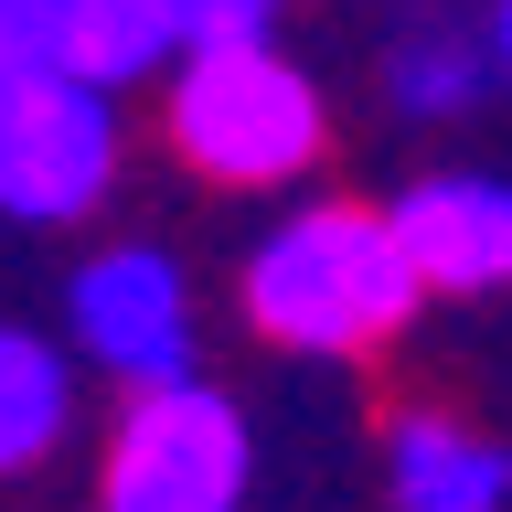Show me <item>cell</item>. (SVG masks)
Segmentation results:
<instances>
[{
	"label": "cell",
	"instance_id": "6da1fadb",
	"mask_svg": "<svg viewBox=\"0 0 512 512\" xmlns=\"http://www.w3.org/2000/svg\"><path fill=\"white\" fill-rule=\"evenodd\" d=\"M235 310L267 352L288 363H363L427 310L406 246L384 203H352V192H299L288 214H267V235L235 267Z\"/></svg>",
	"mask_w": 512,
	"mask_h": 512
},
{
	"label": "cell",
	"instance_id": "7a4b0ae2",
	"mask_svg": "<svg viewBox=\"0 0 512 512\" xmlns=\"http://www.w3.org/2000/svg\"><path fill=\"white\" fill-rule=\"evenodd\" d=\"M160 150L203 192H288L331 160V86L267 43H192L160 75Z\"/></svg>",
	"mask_w": 512,
	"mask_h": 512
},
{
	"label": "cell",
	"instance_id": "3957f363",
	"mask_svg": "<svg viewBox=\"0 0 512 512\" xmlns=\"http://www.w3.org/2000/svg\"><path fill=\"white\" fill-rule=\"evenodd\" d=\"M256 491V427L203 374L128 384L96 459V512H246Z\"/></svg>",
	"mask_w": 512,
	"mask_h": 512
},
{
	"label": "cell",
	"instance_id": "277c9868",
	"mask_svg": "<svg viewBox=\"0 0 512 512\" xmlns=\"http://www.w3.org/2000/svg\"><path fill=\"white\" fill-rule=\"evenodd\" d=\"M128 171V107L64 64L0 75V224L22 235H64L96 224Z\"/></svg>",
	"mask_w": 512,
	"mask_h": 512
},
{
	"label": "cell",
	"instance_id": "5b68a950",
	"mask_svg": "<svg viewBox=\"0 0 512 512\" xmlns=\"http://www.w3.org/2000/svg\"><path fill=\"white\" fill-rule=\"evenodd\" d=\"M192 342H203L192 278H182V256L150 246V235H118V246H96L64 278V352L96 363V374L171 384V374H192Z\"/></svg>",
	"mask_w": 512,
	"mask_h": 512
},
{
	"label": "cell",
	"instance_id": "8992f818",
	"mask_svg": "<svg viewBox=\"0 0 512 512\" xmlns=\"http://www.w3.org/2000/svg\"><path fill=\"white\" fill-rule=\"evenodd\" d=\"M384 224H395L427 299H502L512 288V171L438 160L384 203Z\"/></svg>",
	"mask_w": 512,
	"mask_h": 512
},
{
	"label": "cell",
	"instance_id": "52a82bcc",
	"mask_svg": "<svg viewBox=\"0 0 512 512\" xmlns=\"http://www.w3.org/2000/svg\"><path fill=\"white\" fill-rule=\"evenodd\" d=\"M384 502L395 512H512V448L448 406H406L384 427Z\"/></svg>",
	"mask_w": 512,
	"mask_h": 512
},
{
	"label": "cell",
	"instance_id": "ba28073f",
	"mask_svg": "<svg viewBox=\"0 0 512 512\" xmlns=\"http://www.w3.org/2000/svg\"><path fill=\"white\" fill-rule=\"evenodd\" d=\"M374 86H384V107L406 128H448V118H470L502 75H491L480 22H459V11H406V22L384 32V54H374Z\"/></svg>",
	"mask_w": 512,
	"mask_h": 512
},
{
	"label": "cell",
	"instance_id": "9c48e42d",
	"mask_svg": "<svg viewBox=\"0 0 512 512\" xmlns=\"http://www.w3.org/2000/svg\"><path fill=\"white\" fill-rule=\"evenodd\" d=\"M54 64L128 96L182 64V0H54Z\"/></svg>",
	"mask_w": 512,
	"mask_h": 512
},
{
	"label": "cell",
	"instance_id": "30bf717a",
	"mask_svg": "<svg viewBox=\"0 0 512 512\" xmlns=\"http://www.w3.org/2000/svg\"><path fill=\"white\" fill-rule=\"evenodd\" d=\"M64 438H75V352L54 331L0 320V480L43 470Z\"/></svg>",
	"mask_w": 512,
	"mask_h": 512
},
{
	"label": "cell",
	"instance_id": "8fae6325",
	"mask_svg": "<svg viewBox=\"0 0 512 512\" xmlns=\"http://www.w3.org/2000/svg\"><path fill=\"white\" fill-rule=\"evenodd\" d=\"M288 0H182V54L192 43H267Z\"/></svg>",
	"mask_w": 512,
	"mask_h": 512
},
{
	"label": "cell",
	"instance_id": "7c38bea8",
	"mask_svg": "<svg viewBox=\"0 0 512 512\" xmlns=\"http://www.w3.org/2000/svg\"><path fill=\"white\" fill-rule=\"evenodd\" d=\"M480 43H491V75L512 86V0H491V11H480Z\"/></svg>",
	"mask_w": 512,
	"mask_h": 512
}]
</instances>
